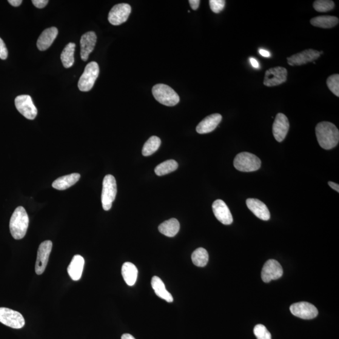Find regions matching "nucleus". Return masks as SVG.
I'll return each instance as SVG.
<instances>
[{
  "label": "nucleus",
  "mask_w": 339,
  "mask_h": 339,
  "mask_svg": "<svg viewBox=\"0 0 339 339\" xmlns=\"http://www.w3.org/2000/svg\"><path fill=\"white\" fill-rule=\"evenodd\" d=\"M316 136L320 146L325 150H331L339 141V131L332 122H319L315 128Z\"/></svg>",
  "instance_id": "nucleus-1"
},
{
  "label": "nucleus",
  "mask_w": 339,
  "mask_h": 339,
  "mask_svg": "<svg viewBox=\"0 0 339 339\" xmlns=\"http://www.w3.org/2000/svg\"><path fill=\"white\" fill-rule=\"evenodd\" d=\"M28 224L29 218L26 210L22 206L17 207L10 221V230L12 237L16 240L24 238L27 231Z\"/></svg>",
  "instance_id": "nucleus-2"
},
{
  "label": "nucleus",
  "mask_w": 339,
  "mask_h": 339,
  "mask_svg": "<svg viewBox=\"0 0 339 339\" xmlns=\"http://www.w3.org/2000/svg\"><path fill=\"white\" fill-rule=\"evenodd\" d=\"M154 98L167 106H174L180 101V97L172 87L166 84H158L152 89Z\"/></svg>",
  "instance_id": "nucleus-3"
},
{
  "label": "nucleus",
  "mask_w": 339,
  "mask_h": 339,
  "mask_svg": "<svg viewBox=\"0 0 339 339\" xmlns=\"http://www.w3.org/2000/svg\"><path fill=\"white\" fill-rule=\"evenodd\" d=\"M261 165V159L254 154L248 152L239 153L234 160V166L241 172H255L260 169Z\"/></svg>",
  "instance_id": "nucleus-4"
},
{
  "label": "nucleus",
  "mask_w": 339,
  "mask_h": 339,
  "mask_svg": "<svg viewBox=\"0 0 339 339\" xmlns=\"http://www.w3.org/2000/svg\"><path fill=\"white\" fill-rule=\"evenodd\" d=\"M117 193L116 179L112 175H107L102 182L101 202L104 210H110L115 201Z\"/></svg>",
  "instance_id": "nucleus-5"
},
{
  "label": "nucleus",
  "mask_w": 339,
  "mask_h": 339,
  "mask_svg": "<svg viewBox=\"0 0 339 339\" xmlns=\"http://www.w3.org/2000/svg\"><path fill=\"white\" fill-rule=\"evenodd\" d=\"M99 74V65L96 62H91L85 67L83 74L78 82V88L82 92L90 91L95 85Z\"/></svg>",
  "instance_id": "nucleus-6"
},
{
  "label": "nucleus",
  "mask_w": 339,
  "mask_h": 339,
  "mask_svg": "<svg viewBox=\"0 0 339 339\" xmlns=\"http://www.w3.org/2000/svg\"><path fill=\"white\" fill-rule=\"evenodd\" d=\"M0 323L15 329H22L25 324L21 313L5 307L0 308Z\"/></svg>",
  "instance_id": "nucleus-7"
},
{
  "label": "nucleus",
  "mask_w": 339,
  "mask_h": 339,
  "mask_svg": "<svg viewBox=\"0 0 339 339\" xmlns=\"http://www.w3.org/2000/svg\"><path fill=\"white\" fill-rule=\"evenodd\" d=\"M16 110L28 119L33 120L38 115V109L29 95L17 96L15 100Z\"/></svg>",
  "instance_id": "nucleus-8"
},
{
  "label": "nucleus",
  "mask_w": 339,
  "mask_h": 339,
  "mask_svg": "<svg viewBox=\"0 0 339 339\" xmlns=\"http://www.w3.org/2000/svg\"><path fill=\"white\" fill-rule=\"evenodd\" d=\"M290 310L293 315L305 320L314 318L317 317L318 313L317 308L306 301L293 304L290 306Z\"/></svg>",
  "instance_id": "nucleus-9"
},
{
  "label": "nucleus",
  "mask_w": 339,
  "mask_h": 339,
  "mask_svg": "<svg viewBox=\"0 0 339 339\" xmlns=\"http://www.w3.org/2000/svg\"><path fill=\"white\" fill-rule=\"evenodd\" d=\"M52 248V243L51 241H45L40 244L35 264L37 275H41L45 272Z\"/></svg>",
  "instance_id": "nucleus-10"
},
{
  "label": "nucleus",
  "mask_w": 339,
  "mask_h": 339,
  "mask_svg": "<svg viewBox=\"0 0 339 339\" xmlns=\"http://www.w3.org/2000/svg\"><path fill=\"white\" fill-rule=\"evenodd\" d=\"M283 274V267L276 260H269L264 263L261 271V278L264 283L278 280Z\"/></svg>",
  "instance_id": "nucleus-11"
},
{
  "label": "nucleus",
  "mask_w": 339,
  "mask_h": 339,
  "mask_svg": "<svg viewBox=\"0 0 339 339\" xmlns=\"http://www.w3.org/2000/svg\"><path fill=\"white\" fill-rule=\"evenodd\" d=\"M288 71L286 68L276 67L270 68L265 73L264 85L273 87L286 82L287 80Z\"/></svg>",
  "instance_id": "nucleus-12"
},
{
  "label": "nucleus",
  "mask_w": 339,
  "mask_h": 339,
  "mask_svg": "<svg viewBox=\"0 0 339 339\" xmlns=\"http://www.w3.org/2000/svg\"><path fill=\"white\" fill-rule=\"evenodd\" d=\"M132 8L129 4H120L114 6L108 15V21L111 24L119 25L126 22L129 17Z\"/></svg>",
  "instance_id": "nucleus-13"
},
{
  "label": "nucleus",
  "mask_w": 339,
  "mask_h": 339,
  "mask_svg": "<svg viewBox=\"0 0 339 339\" xmlns=\"http://www.w3.org/2000/svg\"><path fill=\"white\" fill-rule=\"evenodd\" d=\"M322 53L323 52H318V51L311 49V48L305 50L288 58V64L292 66L307 64L318 59Z\"/></svg>",
  "instance_id": "nucleus-14"
},
{
  "label": "nucleus",
  "mask_w": 339,
  "mask_h": 339,
  "mask_svg": "<svg viewBox=\"0 0 339 339\" xmlns=\"http://www.w3.org/2000/svg\"><path fill=\"white\" fill-rule=\"evenodd\" d=\"M290 128L289 119L283 113H278L273 125V136L276 141H283L286 138Z\"/></svg>",
  "instance_id": "nucleus-15"
},
{
  "label": "nucleus",
  "mask_w": 339,
  "mask_h": 339,
  "mask_svg": "<svg viewBox=\"0 0 339 339\" xmlns=\"http://www.w3.org/2000/svg\"><path fill=\"white\" fill-rule=\"evenodd\" d=\"M212 210L215 217L219 221L224 225H230L233 223V218L229 207L226 203L221 199L213 202Z\"/></svg>",
  "instance_id": "nucleus-16"
},
{
  "label": "nucleus",
  "mask_w": 339,
  "mask_h": 339,
  "mask_svg": "<svg viewBox=\"0 0 339 339\" xmlns=\"http://www.w3.org/2000/svg\"><path fill=\"white\" fill-rule=\"evenodd\" d=\"M97 36L94 32H88L81 37V57L82 61H87L90 53L95 49Z\"/></svg>",
  "instance_id": "nucleus-17"
},
{
  "label": "nucleus",
  "mask_w": 339,
  "mask_h": 339,
  "mask_svg": "<svg viewBox=\"0 0 339 339\" xmlns=\"http://www.w3.org/2000/svg\"><path fill=\"white\" fill-rule=\"evenodd\" d=\"M246 205L248 209L256 217L263 221H269L270 219V212L269 208L263 202L257 199H247Z\"/></svg>",
  "instance_id": "nucleus-18"
},
{
  "label": "nucleus",
  "mask_w": 339,
  "mask_h": 339,
  "mask_svg": "<svg viewBox=\"0 0 339 339\" xmlns=\"http://www.w3.org/2000/svg\"><path fill=\"white\" fill-rule=\"evenodd\" d=\"M223 117L218 113L207 116L199 122L196 128L197 132L199 134H206L213 132L220 123Z\"/></svg>",
  "instance_id": "nucleus-19"
},
{
  "label": "nucleus",
  "mask_w": 339,
  "mask_h": 339,
  "mask_svg": "<svg viewBox=\"0 0 339 339\" xmlns=\"http://www.w3.org/2000/svg\"><path fill=\"white\" fill-rule=\"evenodd\" d=\"M58 35V29L56 27L47 28L40 35L37 46L41 51L46 50L52 45Z\"/></svg>",
  "instance_id": "nucleus-20"
},
{
  "label": "nucleus",
  "mask_w": 339,
  "mask_h": 339,
  "mask_svg": "<svg viewBox=\"0 0 339 339\" xmlns=\"http://www.w3.org/2000/svg\"><path fill=\"white\" fill-rule=\"evenodd\" d=\"M84 262V259L82 256L76 255L74 256L67 267V272L73 280L78 281L81 279L83 272Z\"/></svg>",
  "instance_id": "nucleus-21"
},
{
  "label": "nucleus",
  "mask_w": 339,
  "mask_h": 339,
  "mask_svg": "<svg viewBox=\"0 0 339 339\" xmlns=\"http://www.w3.org/2000/svg\"><path fill=\"white\" fill-rule=\"evenodd\" d=\"M81 175L79 173H71L56 179L52 183L54 189L59 190H64L74 186L79 180Z\"/></svg>",
  "instance_id": "nucleus-22"
},
{
  "label": "nucleus",
  "mask_w": 339,
  "mask_h": 339,
  "mask_svg": "<svg viewBox=\"0 0 339 339\" xmlns=\"http://www.w3.org/2000/svg\"><path fill=\"white\" fill-rule=\"evenodd\" d=\"M151 284H152V287L156 295L158 297L169 302V303H171V302L173 301L172 295L166 289L163 281L158 277V276H153L152 281H151Z\"/></svg>",
  "instance_id": "nucleus-23"
},
{
  "label": "nucleus",
  "mask_w": 339,
  "mask_h": 339,
  "mask_svg": "<svg viewBox=\"0 0 339 339\" xmlns=\"http://www.w3.org/2000/svg\"><path fill=\"white\" fill-rule=\"evenodd\" d=\"M121 273L128 286H133L137 280L138 271L135 264L126 262L122 265Z\"/></svg>",
  "instance_id": "nucleus-24"
},
{
  "label": "nucleus",
  "mask_w": 339,
  "mask_h": 339,
  "mask_svg": "<svg viewBox=\"0 0 339 339\" xmlns=\"http://www.w3.org/2000/svg\"><path fill=\"white\" fill-rule=\"evenodd\" d=\"M180 223L177 219L172 218L164 222L158 227L159 231L167 237H174L180 230Z\"/></svg>",
  "instance_id": "nucleus-25"
},
{
  "label": "nucleus",
  "mask_w": 339,
  "mask_h": 339,
  "mask_svg": "<svg viewBox=\"0 0 339 339\" xmlns=\"http://www.w3.org/2000/svg\"><path fill=\"white\" fill-rule=\"evenodd\" d=\"M339 20L334 16H318L310 20L313 26L322 28H332L338 24Z\"/></svg>",
  "instance_id": "nucleus-26"
},
{
  "label": "nucleus",
  "mask_w": 339,
  "mask_h": 339,
  "mask_svg": "<svg viewBox=\"0 0 339 339\" xmlns=\"http://www.w3.org/2000/svg\"><path fill=\"white\" fill-rule=\"evenodd\" d=\"M76 44L75 43H69L62 51L61 59L65 68H70L75 63V52Z\"/></svg>",
  "instance_id": "nucleus-27"
},
{
  "label": "nucleus",
  "mask_w": 339,
  "mask_h": 339,
  "mask_svg": "<svg viewBox=\"0 0 339 339\" xmlns=\"http://www.w3.org/2000/svg\"><path fill=\"white\" fill-rule=\"evenodd\" d=\"M178 167L177 162L173 159H169L157 165L155 169V172L158 176H163L174 172Z\"/></svg>",
  "instance_id": "nucleus-28"
},
{
  "label": "nucleus",
  "mask_w": 339,
  "mask_h": 339,
  "mask_svg": "<svg viewBox=\"0 0 339 339\" xmlns=\"http://www.w3.org/2000/svg\"><path fill=\"white\" fill-rule=\"evenodd\" d=\"M193 263L198 267L206 266L209 261V254L204 248L199 247L193 252L192 255Z\"/></svg>",
  "instance_id": "nucleus-29"
},
{
  "label": "nucleus",
  "mask_w": 339,
  "mask_h": 339,
  "mask_svg": "<svg viewBox=\"0 0 339 339\" xmlns=\"http://www.w3.org/2000/svg\"><path fill=\"white\" fill-rule=\"evenodd\" d=\"M161 145V140L157 136H153L145 144L142 150V154L145 156L152 155L158 150Z\"/></svg>",
  "instance_id": "nucleus-30"
},
{
  "label": "nucleus",
  "mask_w": 339,
  "mask_h": 339,
  "mask_svg": "<svg viewBox=\"0 0 339 339\" xmlns=\"http://www.w3.org/2000/svg\"><path fill=\"white\" fill-rule=\"evenodd\" d=\"M334 2L330 0H317L313 3V8L318 12H327L334 9Z\"/></svg>",
  "instance_id": "nucleus-31"
},
{
  "label": "nucleus",
  "mask_w": 339,
  "mask_h": 339,
  "mask_svg": "<svg viewBox=\"0 0 339 339\" xmlns=\"http://www.w3.org/2000/svg\"><path fill=\"white\" fill-rule=\"evenodd\" d=\"M327 86L336 96H339V75H334L329 77L327 81Z\"/></svg>",
  "instance_id": "nucleus-32"
},
{
  "label": "nucleus",
  "mask_w": 339,
  "mask_h": 339,
  "mask_svg": "<svg viewBox=\"0 0 339 339\" xmlns=\"http://www.w3.org/2000/svg\"><path fill=\"white\" fill-rule=\"evenodd\" d=\"M254 334L257 339H272L270 332L262 324L256 325L254 328Z\"/></svg>",
  "instance_id": "nucleus-33"
},
{
  "label": "nucleus",
  "mask_w": 339,
  "mask_h": 339,
  "mask_svg": "<svg viewBox=\"0 0 339 339\" xmlns=\"http://www.w3.org/2000/svg\"><path fill=\"white\" fill-rule=\"evenodd\" d=\"M226 2L224 0H210L209 5L210 9L213 13H219L224 10Z\"/></svg>",
  "instance_id": "nucleus-34"
},
{
  "label": "nucleus",
  "mask_w": 339,
  "mask_h": 339,
  "mask_svg": "<svg viewBox=\"0 0 339 339\" xmlns=\"http://www.w3.org/2000/svg\"><path fill=\"white\" fill-rule=\"evenodd\" d=\"M8 58V50L5 43L3 40L0 38V59L2 60L7 59Z\"/></svg>",
  "instance_id": "nucleus-35"
},
{
  "label": "nucleus",
  "mask_w": 339,
  "mask_h": 339,
  "mask_svg": "<svg viewBox=\"0 0 339 339\" xmlns=\"http://www.w3.org/2000/svg\"><path fill=\"white\" fill-rule=\"evenodd\" d=\"M33 4L38 8H44L46 7L48 1L47 0H33Z\"/></svg>",
  "instance_id": "nucleus-36"
},
{
  "label": "nucleus",
  "mask_w": 339,
  "mask_h": 339,
  "mask_svg": "<svg viewBox=\"0 0 339 339\" xmlns=\"http://www.w3.org/2000/svg\"><path fill=\"white\" fill-rule=\"evenodd\" d=\"M200 3L201 1H199V0H190L189 1L190 7L193 10L198 9Z\"/></svg>",
  "instance_id": "nucleus-37"
},
{
  "label": "nucleus",
  "mask_w": 339,
  "mask_h": 339,
  "mask_svg": "<svg viewBox=\"0 0 339 339\" xmlns=\"http://www.w3.org/2000/svg\"><path fill=\"white\" fill-rule=\"evenodd\" d=\"M8 3L13 7H18L22 4V0H8Z\"/></svg>",
  "instance_id": "nucleus-38"
},
{
  "label": "nucleus",
  "mask_w": 339,
  "mask_h": 339,
  "mask_svg": "<svg viewBox=\"0 0 339 339\" xmlns=\"http://www.w3.org/2000/svg\"><path fill=\"white\" fill-rule=\"evenodd\" d=\"M249 60L251 64H252L253 67L255 68V69H258L260 67V64H259L257 60L253 58H251Z\"/></svg>",
  "instance_id": "nucleus-39"
},
{
  "label": "nucleus",
  "mask_w": 339,
  "mask_h": 339,
  "mask_svg": "<svg viewBox=\"0 0 339 339\" xmlns=\"http://www.w3.org/2000/svg\"><path fill=\"white\" fill-rule=\"evenodd\" d=\"M259 53H260L261 56L264 57V58H270L271 57V53L266 50L261 49H261L259 50Z\"/></svg>",
  "instance_id": "nucleus-40"
},
{
  "label": "nucleus",
  "mask_w": 339,
  "mask_h": 339,
  "mask_svg": "<svg viewBox=\"0 0 339 339\" xmlns=\"http://www.w3.org/2000/svg\"><path fill=\"white\" fill-rule=\"evenodd\" d=\"M329 186L332 188V189H334L335 191H337V192H339V186L338 184L334 183L333 182H328Z\"/></svg>",
  "instance_id": "nucleus-41"
},
{
  "label": "nucleus",
  "mask_w": 339,
  "mask_h": 339,
  "mask_svg": "<svg viewBox=\"0 0 339 339\" xmlns=\"http://www.w3.org/2000/svg\"><path fill=\"white\" fill-rule=\"evenodd\" d=\"M121 339H136V338L131 334H124L121 336Z\"/></svg>",
  "instance_id": "nucleus-42"
}]
</instances>
